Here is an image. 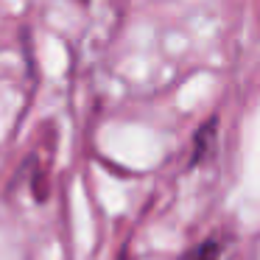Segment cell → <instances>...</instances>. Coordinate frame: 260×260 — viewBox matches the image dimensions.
I'll use <instances>...</instances> for the list:
<instances>
[{"label": "cell", "mask_w": 260, "mask_h": 260, "mask_svg": "<svg viewBox=\"0 0 260 260\" xmlns=\"http://www.w3.org/2000/svg\"><path fill=\"white\" fill-rule=\"evenodd\" d=\"M215 146H218V118H207L196 129V135H193L187 168H199V165H204L215 154Z\"/></svg>", "instance_id": "cell-1"}, {"label": "cell", "mask_w": 260, "mask_h": 260, "mask_svg": "<svg viewBox=\"0 0 260 260\" xmlns=\"http://www.w3.org/2000/svg\"><path fill=\"white\" fill-rule=\"evenodd\" d=\"M230 254H232L230 235L215 232V235H207V238H202L199 243L187 246L185 252L179 254V260H230Z\"/></svg>", "instance_id": "cell-2"}, {"label": "cell", "mask_w": 260, "mask_h": 260, "mask_svg": "<svg viewBox=\"0 0 260 260\" xmlns=\"http://www.w3.org/2000/svg\"><path fill=\"white\" fill-rule=\"evenodd\" d=\"M81 3H87V0H81Z\"/></svg>", "instance_id": "cell-3"}]
</instances>
